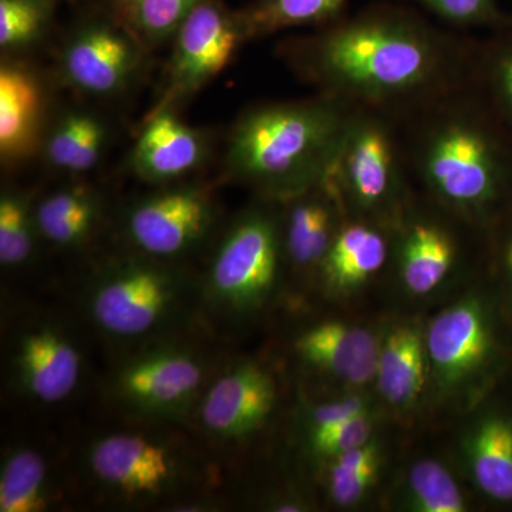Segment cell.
Segmentation results:
<instances>
[{
    "label": "cell",
    "mask_w": 512,
    "mask_h": 512,
    "mask_svg": "<svg viewBox=\"0 0 512 512\" xmlns=\"http://www.w3.org/2000/svg\"><path fill=\"white\" fill-rule=\"evenodd\" d=\"M298 60L325 96L379 114L414 116L466 90L476 72L473 49L390 5L335 22L298 47Z\"/></svg>",
    "instance_id": "cell-1"
},
{
    "label": "cell",
    "mask_w": 512,
    "mask_h": 512,
    "mask_svg": "<svg viewBox=\"0 0 512 512\" xmlns=\"http://www.w3.org/2000/svg\"><path fill=\"white\" fill-rule=\"evenodd\" d=\"M359 110L323 96L249 111L229 141V174L291 201L328 180Z\"/></svg>",
    "instance_id": "cell-2"
},
{
    "label": "cell",
    "mask_w": 512,
    "mask_h": 512,
    "mask_svg": "<svg viewBox=\"0 0 512 512\" xmlns=\"http://www.w3.org/2000/svg\"><path fill=\"white\" fill-rule=\"evenodd\" d=\"M467 90L414 116L413 164L431 194L450 210L478 217L501 200L512 173V154L497 121Z\"/></svg>",
    "instance_id": "cell-3"
},
{
    "label": "cell",
    "mask_w": 512,
    "mask_h": 512,
    "mask_svg": "<svg viewBox=\"0 0 512 512\" xmlns=\"http://www.w3.org/2000/svg\"><path fill=\"white\" fill-rule=\"evenodd\" d=\"M183 274L156 261L131 259L107 266L87 288L93 325L111 339L136 342L173 328L190 306Z\"/></svg>",
    "instance_id": "cell-4"
},
{
    "label": "cell",
    "mask_w": 512,
    "mask_h": 512,
    "mask_svg": "<svg viewBox=\"0 0 512 512\" xmlns=\"http://www.w3.org/2000/svg\"><path fill=\"white\" fill-rule=\"evenodd\" d=\"M284 237L271 212L251 210L235 221L215 252L202 288L210 308L244 319L264 308L281 272Z\"/></svg>",
    "instance_id": "cell-5"
},
{
    "label": "cell",
    "mask_w": 512,
    "mask_h": 512,
    "mask_svg": "<svg viewBox=\"0 0 512 512\" xmlns=\"http://www.w3.org/2000/svg\"><path fill=\"white\" fill-rule=\"evenodd\" d=\"M87 467L104 493L128 504L165 500L190 476L187 460L173 443L140 431H116L94 440Z\"/></svg>",
    "instance_id": "cell-6"
},
{
    "label": "cell",
    "mask_w": 512,
    "mask_h": 512,
    "mask_svg": "<svg viewBox=\"0 0 512 512\" xmlns=\"http://www.w3.org/2000/svg\"><path fill=\"white\" fill-rule=\"evenodd\" d=\"M204 357L187 346H153L116 370L111 393L128 412L151 420H178L197 406L205 389Z\"/></svg>",
    "instance_id": "cell-7"
},
{
    "label": "cell",
    "mask_w": 512,
    "mask_h": 512,
    "mask_svg": "<svg viewBox=\"0 0 512 512\" xmlns=\"http://www.w3.org/2000/svg\"><path fill=\"white\" fill-rule=\"evenodd\" d=\"M400 167L397 143L383 114L359 110L330 178L343 204L362 214H382L392 211L400 201Z\"/></svg>",
    "instance_id": "cell-8"
},
{
    "label": "cell",
    "mask_w": 512,
    "mask_h": 512,
    "mask_svg": "<svg viewBox=\"0 0 512 512\" xmlns=\"http://www.w3.org/2000/svg\"><path fill=\"white\" fill-rule=\"evenodd\" d=\"M83 367L76 336L57 320H29L10 345V379L30 402L50 406L69 399L79 386Z\"/></svg>",
    "instance_id": "cell-9"
},
{
    "label": "cell",
    "mask_w": 512,
    "mask_h": 512,
    "mask_svg": "<svg viewBox=\"0 0 512 512\" xmlns=\"http://www.w3.org/2000/svg\"><path fill=\"white\" fill-rule=\"evenodd\" d=\"M430 373L440 393H461L493 350V332L483 302L460 299L441 311L426 330Z\"/></svg>",
    "instance_id": "cell-10"
},
{
    "label": "cell",
    "mask_w": 512,
    "mask_h": 512,
    "mask_svg": "<svg viewBox=\"0 0 512 512\" xmlns=\"http://www.w3.org/2000/svg\"><path fill=\"white\" fill-rule=\"evenodd\" d=\"M276 399L278 389L271 372L259 363L241 362L205 386L195 407L208 436L220 443H237L265 426Z\"/></svg>",
    "instance_id": "cell-11"
},
{
    "label": "cell",
    "mask_w": 512,
    "mask_h": 512,
    "mask_svg": "<svg viewBox=\"0 0 512 512\" xmlns=\"http://www.w3.org/2000/svg\"><path fill=\"white\" fill-rule=\"evenodd\" d=\"M214 207L205 192L177 188L144 198L126 218L128 238L158 261L180 258L200 245L214 224Z\"/></svg>",
    "instance_id": "cell-12"
},
{
    "label": "cell",
    "mask_w": 512,
    "mask_h": 512,
    "mask_svg": "<svg viewBox=\"0 0 512 512\" xmlns=\"http://www.w3.org/2000/svg\"><path fill=\"white\" fill-rule=\"evenodd\" d=\"M171 83L175 92L197 90L224 69L242 37V20H234L211 2H200L177 30Z\"/></svg>",
    "instance_id": "cell-13"
},
{
    "label": "cell",
    "mask_w": 512,
    "mask_h": 512,
    "mask_svg": "<svg viewBox=\"0 0 512 512\" xmlns=\"http://www.w3.org/2000/svg\"><path fill=\"white\" fill-rule=\"evenodd\" d=\"M380 343L372 330L326 320L303 330L295 350L303 362L352 386L375 383Z\"/></svg>",
    "instance_id": "cell-14"
},
{
    "label": "cell",
    "mask_w": 512,
    "mask_h": 512,
    "mask_svg": "<svg viewBox=\"0 0 512 512\" xmlns=\"http://www.w3.org/2000/svg\"><path fill=\"white\" fill-rule=\"evenodd\" d=\"M137 50L128 37L107 26H92L74 37L64 53V72L84 92L120 90L136 70Z\"/></svg>",
    "instance_id": "cell-15"
},
{
    "label": "cell",
    "mask_w": 512,
    "mask_h": 512,
    "mask_svg": "<svg viewBox=\"0 0 512 512\" xmlns=\"http://www.w3.org/2000/svg\"><path fill=\"white\" fill-rule=\"evenodd\" d=\"M291 201L282 232L284 252L298 268H320L340 229L342 197L329 177Z\"/></svg>",
    "instance_id": "cell-16"
},
{
    "label": "cell",
    "mask_w": 512,
    "mask_h": 512,
    "mask_svg": "<svg viewBox=\"0 0 512 512\" xmlns=\"http://www.w3.org/2000/svg\"><path fill=\"white\" fill-rule=\"evenodd\" d=\"M426 332L417 323L394 326L380 343L375 383L390 406L407 410L420 399L429 375Z\"/></svg>",
    "instance_id": "cell-17"
},
{
    "label": "cell",
    "mask_w": 512,
    "mask_h": 512,
    "mask_svg": "<svg viewBox=\"0 0 512 512\" xmlns=\"http://www.w3.org/2000/svg\"><path fill=\"white\" fill-rule=\"evenodd\" d=\"M201 137L173 114L163 111L150 120L138 138L133 167L148 181H170L190 173L200 164Z\"/></svg>",
    "instance_id": "cell-18"
},
{
    "label": "cell",
    "mask_w": 512,
    "mask_h": 512,
    "mask_svg": "<svg viewBox=\"0 0 512 512\" xmlns=\"http://www.w3.org/2000/svg\"><path fill=\"white\" fill-rule=\"evenodd\" d=\"M389 244L382 229L372 222L342 225L320 265L330 291L348 295L366 284L386 264Z\"/></svg>",
    "instance_id": "cell-19"
},
{
    "label": "cell",
    "mask_w": 512,
    "mask_h": 512,
    "mask_svg": "<svg viewBox=\"0 0 512 512\" xmlns=\"http://www.w3.org/2000/svg\"><path fill=\"white\" fill-rule=\"evenodd\" d=\"M457 247L446 228L429 220L403 225L399 241V275L416 296L436 291L456 264Z\"/></svg>",
    "instance_id": "cell-20"
},
{
    "label": "cell",
    "mask_w": 512,
    "mask_h": 512,
    "mask_svg": "<svg viewBox=\"0 0 512 512\" xmlns=\"http://www.w3.org/2000/svg\"><path fill=\"white\" fill-rule=\"evenodd\" d=\"M42 96L32 76L18 67L0 70V153L6 160L29 156L39 131Z\"/></svg>",
    "instance_id": "cell-21"
},
{
    "label": "cell",
    "mask_w": 512,
    "mask_h": 512,
    "mask_svg": "<svg viewBox=\"0 0 512 512\" xmlns=\"http://www.w3.org/2000/svg\"><path fill=\"white\" fill-rule=\"evenodd\" d=\"M464 451L477 487L495 501H512V421L501 416L478 421Z\"/></svg>",
    "instance_id": "cell-22"
},
{
    "label": "cell",
    "mask_w": 512,
    "mask_h": 512,
    "mask_svg": "<svg viewBox=\"0 0 512 512\" xmlns=\"http://www.w3.org/2000/svg\"><path fill=\"white\" fill-rule=\"evenodd\" d=\"M45 457L32 447H16L0 468V512H42L52 504Z\"/></svg>",
    "instance_id": "cell-23"
},
{
    "label": "cell",
    "mask_w": 512,
    "mask_h": 512,
    "mask_svg": "<svg viewBox=\"0 0 512 512\" xmlns=\"http://www.w3.org/2000/svg\"><path fill=\"white\" fill-rule=\"evenodd\" d=\"M99 205L92 192L69 188L49 195L36 208L37 232L57 247L74 248L92 234Z\"/></svg>",
    "instance_id": "cell-24"
},
{
    "label": "cell",
    "mask_w": 512,
    "mask_h": 512,
    "mask_svg": "<svg viewBox=\"0 0 512 512\" xmlns=\"http://www.w3.org/2000/svg\"><path fill=\"white\" fill-rule=\"evenodd\" d=\"M106 141V128L96 117L73 113L64 117L47 143L50 163L62 170L82 173L99 161Z\"/></svg>",
    "instance_id": "cell-25"
},
{
    "label": "cell",
    "mask_w": 512,
    "mask_h": 512,
    "mask_svg": "<svg viewBox=\"0 0 512 512\" xmlns=\"http://www.w3.org/2000/svg\"><path fill=\"white\" fill-rule=\"evenodd\" d=\"M346 0H259L242 19L248 35H266L296 26L335 23Z\"/></svg>",
    "instance_id": "cell-26"
},
{
    "label": "cell",
    "mask_w": 512,
    "mask_h": 512,
    "mask_svg": "<svg viewBox=\"0 0 512 512\" xmlns=\"http://www.w3.org/2000/svg\"><path fill=\"white\" fill-rule=\"evenodd\" d=\"M326 461H329L326 487L330 500L340 507H350L359 503L375 485L382 468V450L372 440Z\"/></svg>",
    "instance_id": "cell-27"
},
{
    "label": "cell",
    "mask_w": 512,
    "mask_h": 512,
    "mask_svg": "<svg viewBox=\"0 0 512 512\" xmlns=\"http://www.w3.org/2000/svg\"><path fill=\"white\" fill-rule=\"evenodd\" d=\"M406 507L417 512H463L466 500L453 474L439 461L424 458L407 476Z\"/></svg>",
    "instance_id": "cell-28"
},
{
    "label": "cell",
    "mask_w": 512,
    "mask_h": 512,
    "mask_svg": "<svg viewBox=\"0 0 512 512\" xmlns=\"http://www.w3.org/2000/svg\"><path fill=\"white\" fill-rule=\"evenodd\" d=\"M37 231L28 198L6 192L0 200V264L18 268L32 256Z\"/></svg>",
    "instance_id": "cell-29"
},
{
    "label": "cell",
    "mask_w": 512,
    "mask_h": 512,
    "mask_svg": "<svg viewBox=\"0 0 512 512\" xmlns=\"http://www.w3.org/2000/svg\"><path fill=\"white\" fill-rule=\"evenodd\" d=\"M201 0H120L121 10L137 32L161 40L177 32Z\"/></svg>",
    "instance_id": "cell-30"
},
{
    "label": "cell",
    "mask_w": 512,
    "mask_h": 512,
    "mask_svg": "<svg viewBox=\"0 0 512 512\" xmlns=\"http://www.w3.org/2000/svg\"><path fill=\"white\" fill-rule=\"evenodd\" d=\"M474 77L485 84L498 116L512 127V35L491 43L476 57Z\"/></svg>",
    "instance_id": "cell-31"
},
{
    "label": "cell",
    "mask_w": 512,
    "mask_h": 512,
    "mask_svg": "<svg viewBox=\"0 0 512 512\" xmlns=\"http://www.w3.org/2000/svg\"><path fill=\"white\" fill-rule=\"evenodd\" d=\"M424 9L457 28L512 30V15L498 0H416Z\"/></svg>",
    "instance_id": "cell-32"
},
{
    "label": "cell",
    "mask_w": 512,
    "mask_h": 512,
    "mask_svg": "<svg viewBox=\"0 0 512 512\" xmlns=\"http://www.w3.org/2000/svg\"><path fill=\"white\" fill-rule=\"evenodd\" d=\"M46 18V0H0V45L15 47L32 42Z\"/></svg>",
    "instance_id": "cell-33"
},
{
    "label": "cell",
    "mask_w": 512,
    "mask_h": 512,
    "mask_svg": "<svg viewBox=\"0 0 512 512\" xmlns=\"http://www.w3.org/2000/svg\"><path fill=\"white\" fill-rule=\"evenodd\" d=\"M373 431V414H366L322 433L308 434V443L315 456L329 460L353 448L365 446L373 440Z\"/></svg>",
    "instance_id": "cell-34"
},
{
    "label": "cell",
    "mask_w": 512,
    "mask_h": 512,
    "mask_svg": "<svg viewBox=\"0 0 512 512\" xmlns=\"http://www.w3.org/2000/svg\"><path fill=\"white\" fill-rule=\"evenodd\" d=\"M372 414L370 402L363 396H348L313 406L306 416L308 434L322 433L340 424Z\"/></svg>",
    "instance_id": "cell-35"
},
{
    "label": "cell",
    "mask_w": 512,
    "mask_h": 512,
    "mask_svg": "<svg viewBox=\"0 0 512 512\" xmlns=\"http://www.w3.org/2000/svg\"><path fill=\"white\" fill-rule=\"evenodd\" d=\"M504 262L505 266H507L508 274H510L512 279V237L508 239L507 245H505Z\"/></svg>",
    "instance_id": "cell-36"
}]
</instances>
